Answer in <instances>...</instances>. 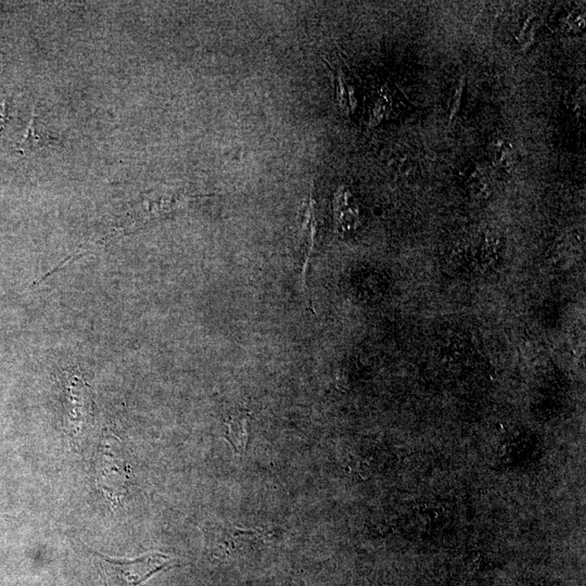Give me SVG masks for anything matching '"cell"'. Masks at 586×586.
<instances>
[{
  "instance_id": "1",
  "label": "cell",
  "mask_w": 586,
  "mask_h": 586,
  "mask_svg": "<svg viewBox=\"0 0 586 586\" xmlns=\"http://www.w3.org/2000/svg\"><path fill=\"white\" fill-rule=\"evenodd\" d=\"M104 586H139L160 571L176 565V560L162 552H149L135 559H112L90 551Z\"/></svg>"
},
{
  "instance_id": "2",
  "label": "cell",
  "mask_w": 586,
  "mask_h": 586,
  "mask_svg": "<svg viewBox=\"0 0 586 586\" xmlns=\"http://www.w3.org/2000/svg\"><path fill=\"white\" fill-rule=\"evenodd\" d=\"M67 418L69 430L80 434L91 421L92 398L89 386L77 377H72L66 385Z\"/></svg>"
},
{
  "instance_id": "3",
  "label": "cell",
  "mask_w": 586,
  "mask_h": 586,
  "mask_svg": "<svg viewBox=\"0 0 586 586\" xmlns=\"http://www.w3.org/2000/svg\"><path fill=\"white\" fill-rule=\"evenodd\" d=\"M122 460L112 454H103L97 463V479L111 504H117L126 492L127 473Z\"/></svg>"
},
{
  "instance_id": "4",
  "label": "cell",
  "mask_w": 586,
  "mask_h": 586,
  "mask_svg": "<svg viewBox=\"0 0 586 586\" xmlns=\"http://www.w3.org/2000/svg\"><path fill=\"white\" fill-rule=\"evenodd\" d=\"M262 535L256 531L242 530L234 525L216 524L211 531L209 548L214 556L226 558L243 544L256 542Z\"/></svg>"
},
{
  "instance_id": "5",
  "label": "cell",
  "mask_w": 586,
  "mask_h": 586,
  "mask_svg": "<svg viewBox=\"0 0 586 586\" xmlns=\"http://www.w3.org/2000/svg\"><path fill=\"white\" fill-rule=\"evenodd\" d=\"M316 227L315 201L310 194L304 202L300 214V249L303 259V277H305L313 253Z\"/></svg>"
},
{
  "instance_id": "6",
  "label": "cell",
  "mask_w": 586,
  "mask_h": 586,
  "mask_svg": "<svg viewBox=\"0 0 586 586\" xmlns=\"http://www.w3.org/2000/svg\"><path fill=\"white\" fill-rule=\"evenodd\" d=\"M226 425V438L233 447L234 453L242 455L249 438V413L240 411L231 415Z\"/></svg>"
},
{
  "instance_id": "7",
  "label": "cell",
  "mask_w": 586,
  "mask_h": 586,
  "mask_svg": "<svg viewBox=\"0 0 586 586\" xmlns=\"http://www.w3.org/2000/svg\"><path fill=\"white\" fill-rule=\"evenodd\" d=\"M492 163L498 168H509L514 162L512 144L505 139L497 138L488 145Z\"/></svg>"
},
{
  "instance_id": "8",
  "label": "cell",
  "mask_w": 586,
  "mask_h": 586,
  "mask_svg": "<svg viewBox=\"0 0 586 586\" xmlns=\"http://www.w3.org/2000/svg\"><path fill=\"white\" fill-rule=\"evenodd\" d=\"M46 139L43 137V133H41L36 126V118L33 116L31 120L28 124V128L25 132V136L23 140L20 141V151L24 152L26 150H29L34 146L44 144Z\"/></svg>"
},
{
  "instance_id": "9",
  "label": "cell",
  "mask_w": 586,
  "mask_h": 586,
  "mask_svg": "<svg viewBox=\"0 0 586 586\" xmlns=\"http://www.w3.org/2000/svg\"><path fill=\"white\" fill-rule=\"evenodd\" d=\"M464 86H466V77L462 76L459 79L458 86H457V88L455 90V93L451 97L450 112H449V123L453 122V119L455 118V116L457 115V113H458V111L460 109Z\"/></svg>"
},
{
  "instance_id": "10",
  "label": "cell",
  "mask_w": 586,
  "mask_h": 586,
  "mask_svg": "<svg viewBox=\"0 0 586 586\" xmlns=\"http://www.w3.org/2000/svg\"><path fill=\"white\" fill-rule=\"evenodd\" d=\"M9 119V103L5 97L0 95V135Z\"/></svg>"
},
{
  "instance_id": "11",
  "label": "cell",
  "mask_w": 586,
  "mask_h": 586,
  "mask_svg": "<svg viewBox=\"0 0 586 586\" xmlns=\"http://www.w3.org/2000/svg\"><path fill=\"white\" fill-rule=\"evenodd\" d=\"M568 24L573 29H581L584 27V14H570L568 17Z\"/></svg>"
}]
</instances>
